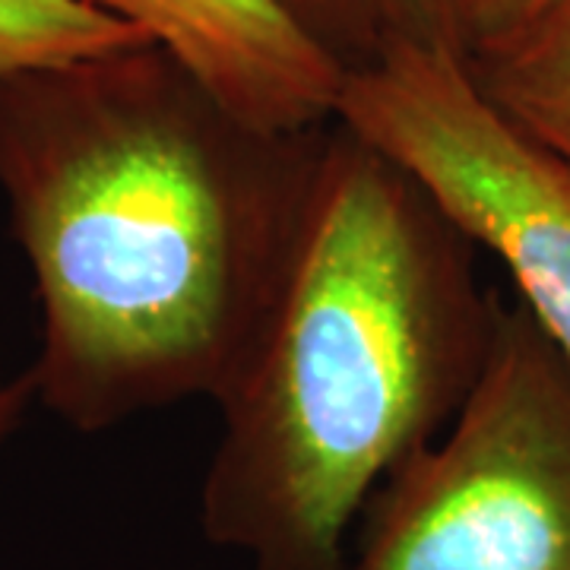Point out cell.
<instances>
[{"label":"cell","mask_w":570,"mask_h":570,"mask_svg":"<svg viewBox=\"0 0 570 570\" xmlns=\"http://www.w3.org/2000/svg\"><path fill=\"white\" fill-rule=\"evenodd\" d=\"M330 127L247 121L156 41L0 77L41 403L77 431L219 403L292 269Z\"/></svg>","instance_id":"6da1fadb"},{"label":"cell","mask_w":570,"mask_h":570,"mask_svg":"<svg viewBox=\"0 0 570 570\" xmlns=\"http://www.w3.org/2000/svg\"><path fill=\"white\" fill-rule=\"evenodd\" d=\"M406 165L333 121L261 343L216 403L200 530L250 570H343L377 489L475 387L501 295Z\"/></svg>","instance_id":"7a4b0ae2"},{"label":"cell","mask_w":570,"mask_h":570,"mask_svg":"<svg viewBox=\"0 0 570 570\" xmlns=\"http://www.w3.org/2000/svg\"><path fill=\"white\" fill-rule=\"evenodd\" d=\"M343 570H570V358L498 305L466 403L371 498Z\"/></svg>","instance_id":"3957f363"},{"label":"cell","mask_w":570,"mask_h":570,"mask_svg":"<svg viewBox=\"0 0 570 570\" xmlns=\"http://www.w3.org/2000/svg\"><path fill=\"white\" fill-rule=\"evenodd\" d=\"M336 121L425 184L570 358V171L523 137L448 51L400 48L348 70Z\"/></svg>","instance_id":"277c9868"},{"label":"cell","mask_w":570,"mask_h":570,"mask_svg":"<svg viewBox=\"0 0 570 570\" xmlns=\"http://www.w3.org/2000/svg\"><path fill=\"white\" fill-rule=\"evenodd\" d=\"M137 26L242 118L276 130L336 121L346 70L276 0H86Z\"/></svg>","instance_id":"5b68a950"},{"label":"cell","mask_w":570,"mask_h":570,"mask_svg":"<svg viewBox=\"0 0 570 570\" xmlns=\"http://www.w3.org/2000/svg\"><path fill=\"white\" fill-rule=\"evenodd\" d=\"M475 89L570 171V0H546L508 36L466 58Z\"/></svg>","instance_id":"8992f818"},{"label":"cell","mask_w":570,"mask_h":570,"mask_svg":"<svg viewBox=\"0 0 570 570\" xmlns=\"http://www.w3.org/2000/svg\"><path fill=\"white\" fill-rule=\"evenodd\" d=\"M472 0H321L307 36L343 70H358L400 48L466 58Z\"/></svg>","instance_id":"52a82bcc"},{"label":"cell","mask_w":570,"mask_h":570,"mask_svg":"<svg viewBox=\"0 0 570 570\" xmlns=\"http://www.w3.org/2000/svg\"><path fill=\"white\" fill-rule=\"evenodd\" d=\"M146 41L137 26L86 0H0V77Z\"/></svg>","instance_id":"ba28073f"},{"label":"cell","mask_w":570,"mask_h":570,"mask_svg":"<svg viewBox=\"0 0 570 570\" xmlns=\"http://www.w3.org/2000/svg\"><path fill=\"white\" fill-rule=\"evenodd\" d=\"M546 0H472L469 10L466 55L475 45L508 36L520 22H527Z\"/></svg>","instance_id":"9c48e42d"},{"label":"cell","mask_w":570,"mask_h":570,"mask_svg":"<svg viewBox=\"0 0 570 570\" xmlns=\"http://www.w3.org/2000/svg\"><path fill=\"white\" fill-rule=\"evenodd\" d=\"M276 3L283 7L285 13L292 17V22L307 36V22L314 17V10L321 7V0H276ZM307 39H311V36H307Z\"/></svg>","instance_id":"30bf717a"},{"label":"cell","mask_w":570,"mask_h":570,"mask_svg":"<svg viewBox=\"0 0 570 570\" xmlns=\"http://www.w3.org/2000/svg\"><path fill=\"white\" fill-rule=\"evenodd\" d=\"M17 400H20V393H13V390H0V431H3V425L10 422Z\"/></svg>","instance_id":"8fae6325"}]
</instances>
